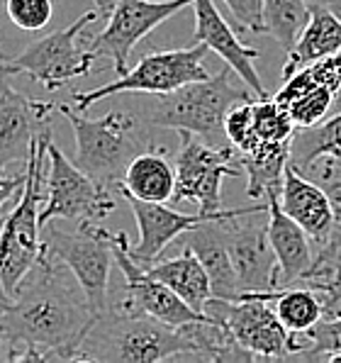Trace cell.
Here are the masks:
<instances>
[{"label":"cell","mask_w":341,"mask_h":363,"mask_svg":"<svg viewBox=\"0 0 341 363\" xmlns=\"http://www.w3.org/2000/svg\"><path fill=\"white\" fill-rule=\"evenodd\" d=\"M86 295L61 278L59 261L42 254L15 298L0 300V329L25 354L42 349L47 361H83L81 344L95 322ZM22 361V356H20Z\"/></svg>","instance_id":"obj_1"},{"label":"cell","mask_w":341,"mask_h":363,"mask_svg":"<svg viewBox=\"0 0 341 363\" xmlns=\"http://www.w3.org/2000/svg\"><path fill=\"white\" fill-rule=\"evenodd\" d=\"M81 356L83 361L105 363H156L181 356L203 359V346L195 334V322L169 327L120 300L95 317L81 344Z\"/></svg>","instance_id":"obj_2"},{"label":"cell","mask_w":341,"mask_h":363,"mask_svg":"<svg viewBox=\"0 0 341 363\" xmlns=\"http://www.w3.org/2000/svg\"><path fill=\"white\" fill-rule=\"evenodd\" d=\"M49 144L52 130H44L32 144L25 164V188L18 205L5 215L0 232V286L10 298L18 295L22 281L42 259V212L47 198V171H49Z\"/></svg>","instance_id":"obj_3"},{"label":"cell","mask_w":341,"mask_h":363,"mask_svg":"<svg viewBox=\"0 0 341 363\" xmlns=\"http://www.w3.org/2000/svg\"><path fill=\"white\" fill-rule=\"evenodd\" d=\"M57 113L69 120L76 137V166L105 191H117L130 161L149 149V134L137 120L113 110L100 120L78 115L76 108L57 105Z\"/></svg>","instance_id":"obj_4"},{"label":"cell","mask_w":341,"mask_h":363,"mask_svg":"<svg viewBox=\"0 0 341 363\" xmlns=\"http://www.w3.org/2000/svg\"><path fill=\"white\" fill-rule=\"evenodd\" d=\"M229 71H220L205 81H193L164 93L154 100L149 108V125L166 127V130H188L215 147H232L227 142L225 120L227 113L237 103L254 100L256 96L249 91H239L229 81Z\"/></svg>","instance_id":"obj_5"},{"label":"cell","mask_w":341,"mask_h":363,"mask_svg":"<svg viewBox=\"0 0 341 363\" xmlns=\"http://www.w3.org/2000/svg\"><path fill=\"white\" fill-rule=\"evenodd\" d=\"M208 52L210 47L205 42H193L186 49L152 52L139 59V64L134 69H127V74L117 76V81L95 88V91H74L71 98L76 103V110H88L98 100L120 96V93L164 96V93L186 86V83L210 78V71L203 66V59Z\"/></svg>","instance_id":"obj_6"},{"label":"cell","mask_w":341,"mask_h":363,"mask_svg":"<svg viewBox=\"0 0 341 363\" xmlns=\"http://www.w3.org/2000/svg\"><path fill=\"white\" fill-rule=\"evenodd\" d=\"M100 20L98 10L81 15L69 27L52 35L37 39L30 47H25L18 57L13 59H0V69L13 74H25L32 81L42 83L44 91H59L69 81L78 76H88L93 69V61L98 59L91 49H78V37L86 32L88 25Z\"/></svg>","instance_id":"obj_7"},{"label":"cell","mask_w":341,"mask_h":363,"mask_svg":"<svg viewBox=\"0 0 341 363\" xmlns=\"http://www.w3.org/2000/svg\"><path fill=\"white\" fill-rule=\"evenodd\" d=\"M42 254L59 261L74 273L95 315L105 310L110 290V268L115 264L113 247L103 237L98 225H78V230L66 232L59 227L44 225L42 230Z\"/></svg>","instance_id":"obj_8"},{"label":"cell","mask_w":341,"mask_h":363,"mask_svg":"<svg viewBox=\"0 0 341 363\" xmlns=\"http://www.w3.org/2000/svg\"><path fill=\"white\" fill-rule=\"evenodd\" d=\"M205 315L256 359H290L288 327L281 322L271 300L261 293H244L239 300L210 298Z\"/></svg>","instance_id":"obj_9"},{"label":"cell","mask_w":341,"mask_h":363,"mask_svg":"<svg viewBox=\"0 0 341 363\" xmlns=\"http://www.w3.org/2000/svg\"><path fill=\"white\" fill-rule=\"evenodd\" d=\"M178 147L173 156L176 166V200H193L200 212H220L222 210V181L239 176L242 161L234 147H215L203 137L178 130Z\"/></svg>","instance_id":"obj_10"},{"label":"cell","mask_w":341,"mask_h":363,"mask_svg":"<svg viewBox=\"0 0 341 363\" xmlns=\"http://www.w3.org/2000/svg\"><path fill=\"white\" fill-rule=\"evenodd\" d=\"M49 171H47V200L39 212V222L49 225L52 220H66L76 225H95L115 212V198L110 191L81 171L74 161L66 159L57 144H49Z\"/></svg>","instance_id":"obj_11"},{"label":"cell","mask_w":341,"mask_h":363,"mask_svg":"<svg viewBox=\"0 0 341 363\" xmlns=\"http://www.w3.org/2000/svg\"><path fill=\"white\" fill-rule=\"evenodd\" d=\"M132 208V215L139 227V242L130 244V254L142 266L154 264L173 239L183 237L186 232L195 227L205 225V222L229 220V217H242V215H261L268 212V200L254 203L249 208H234V210H220V212H198V215H186L181 210L169 208V203H147L139 200L130 193H120Z\"/></svg>","instance_id":"obj_12"},{"label":"cell","mask_w":341,"mask_h":363,"mask_svg":"<svg viewBox=\"0 0 341 363\" xmlns=\"http://www.w3.org/2000/svg\"><path fill=\"white\" fill-rule=\"evenodd\" d=\"M103 237L113 247L115 264L120 266L122 276H125V295H122V303L134 307V310H142L147 315L161 320L169 327H186L193 322H210V317L205 312L193 310L186 300L178 298L176 293L164 286L161 281H156L154 276H149L147 266H142L137 259L130 254V237L125 232H108L105 227H100Z\"/></svg>","instance_id":"obj_13"},{"label":"cell","mask_w":341,"mask_h":363,"mask_svg":"<svg viewBox=\"0 0 341 363\" xmlns=\"http://www.w3.org/2000/svg\"><path fill=\"white\" fill-rule=\"evenodd\" d=\"M193 3L195 0H122L108 18L103 32L91 39L88 49L95 57L113 61L117 76L127 74V59L132 49L149 32Z\"/></svg>","instance_id":"obj_14"},{"label":"cell","mask_w":341,"mask_h":363,"mask_svg":"<svg viewBox=\"0 0 341 363\" xmlns=\"http://www.w3.org/2000/svg\"><path fill=\"white\" fill-rule=\"evenodd\" d=\"M8 71L0 69V173L10 164H27L32 144L57 113L54 103L32 100L15 91Z\"/></svg>","instance_id":"obj_15"},{"label":"cell","mask_w":341,"mask_h":363,"mask_svg":"<svg viewBox=\"0 0 341 363\" xmlns=\"http://www.w3.org/2000/svg\"><path fill=\"white\" fill-rule=\"evenodd\" d=\"M237 220L239 217L222 220V230H225V242L239 286L244 293H273L278 290L281 268H278L276 251L268 239V227Z\"/></svg>","instance_id":"obj_16"},{"label":"cell","mask_w":341,"mask_h":363,"mask_svg":"<svg viewBox=\"0 0 341 363\" xmlns=\"http://www.w3.org/2000/svg\"><path fill=\"white\" fill-rule=\"evenodd\" d=\"M339 93L341 71L329 57L288 76L283 81V88L273 98L288 110L295 127H312L322 122L329 110H334Z\"/></svg>","instance_id":"obj_17"},{"label":"cell","mask_w":341,"mask_h":363,"mask_svg":"<svg viewBox=\"0 0 341 363\" xmlns=\"http://www.w3.org/2000/svg\"><path fill=\"white\" fill-rule=\"evenodd\" d=\"M195 35L193 42H205L210 52H215L229 69L234 71L256 98H268V91L261 81L259 71H256L254 61L259 59V49H251L237 32L229 27V22L222 18L217 10L215 0H195Z\"/></svg>","instance_id":"obj_18"},{"label":"cell","mask_w":341,"mask_h":363,"mask_svg":"<svg viewBox=\"0 0 341 363\" xmlns=\"http://www.w3.org/2000/svg\"><path fill=\"white\" fill-rule=\"evenodd\" d=\"M278 200H281V208L310 234L315 247L329 242L334 230V210L322 186H317L312 178H307L305 173L288 164Z\"/></svg>","instance_id":"obj_19"},{"label":"cell","mask_w":341,"mask_h":363,"mask_svg":"<svg viewBox=\"0 0 341 363\" xmlns=\"http://www.w3.org/2000/svg\"><path fill=\"white\" fill-rule=\"evenodd\" d=\"M268 200V239L276 251L278 268H281V278H278V288H288L295 281L310 271L312 261H315V251H312V239L293 217L281 208L278 193L266 195Z\"/></svg>","instance_id":"obj_20"},{"label":"cell","mask_w":341,"mask_h":363,"mask_svg":"<svg viewBox=\"0 0 341 363\" xmlns=\"http://www.w3.org/2000/svg\"><path fill=\"white\" fill-rule=\"evenodd\" d=\"M183 247H190L198 254V259L203 261L212 283V298H222V300L242 298L244 290L239 286L237 271H234L232 256H229L222 220L205 222V225L186 232L183 234Z\"/></svg>","instance_id":"obj_21"},{"label":"cell","mask_w":341,"mask_h":363,"mask_svg":"<svg viewBox=\"0 0 341 363\" xmlns=\"http://www.w3.org/2000/svg\"><path fill=\"white\" fill-rule=\"evenodd\" d=\"M120 193H130L147 203H169L176 195V166L169 161L166 149L149 147L130 161L122 178Z\"/></svg>","instance_id":"obj_22"},{"label":"cell","mask_w":341,"mask_h":363,"mask_svg":"<svg viewBox=\"0 0 341 363\" xmlns=\"http://www.w3.org/2000/svg\"><path fill=\"white\" fill-rule=\"evenodd\" d=\"M339 49H341V15H337L329 8L312 5L310 22H307L303 35H300L295 47L288 52V59H285L283 81L288 76H293L295 71L305 69V66L334 57Z\"/></svg>","instance_id":"obj_23"},{"label":"cell","mask_w":341,"mask_h":363,"mask_svg":"<svg viewBox=\"0 0 341 363\" xmlns=\"http://www.w3.org/2000/svg\"><path fill=\"white\" fill-rule=\"evenodd\" d=\"M147 271L156 281L169 286L178 298L186 300L193 310L205 312V305L212 298V283L203 261L198 259V254L190 247H183L181 256L154 261V264L147 266Z\"/></svg>","instance_id":"obj_24"},{"label":"cell","mask_w":341,"mask_h":363,"mask_svg":"<svg viewBox=\"0 0 341 363\" xmlns=\"http://www.w3.org/2000/svg\"><path fill=\"white\" fill-rule=\"evenodd\" d=\"M242 169L247 173V195L251 200H266V195L283 188V173L290 161V144H268L249 154H239Z\"/></svg>","instance_id":"obj_25"},{"label":"cell","mask_w":341,"mask_h":363,"mask_svg":"<svg viewBox=\"0 0 341 363\" xmlns=\"http://www.w3.org/2000/svg\"><path fill=\"white\" fill-rule=\"evenodd\" d=\"M320 156H334L341 159V110L332 117L312 127H298L290 139V161L288 164L298 171H305L312 161Z\"/></svg>","instance_id":"obj_26"},{"label":"cell","mask_w":341,"mask_h":363,"mask_svg":"<svg viewBox=\"0 0 341 363\" xmlns=\"http://www.w3.org/2000/svg\"><path fill=\"white\" fill-rule=\"evenodd\" d=\"M261 295L271 300L278 317H281V322L293 334L310 332L324 317V303L320 293L307 286H288Z\"/></svg>","instance_id":"obj_27"},{"label":"cell","mask_w":341,"mask_h":363,"mask_svg":"<svg viewBox=\"0 0 341 363\" xmlns=\"http://www.w3.org/2000/svg\"><path fill=\"white\" fill-rule=\"evenodd\" d=\"M307 0H266L264 3V35L276 39L285 54L295 47L310 22Z\"/></svg>","instance_id":"obj_28"},{"label":"cell","mask_w":341,"mask_h":363,"mask_svg":"<svg viewBox=\"0 0 341 363\" xmlns=\"http://www.w3.org/2000/svg\"><path fill=\"white\" fill-rule=\"evenodd\" d=\"M254 130L256 149L268 144H290L295 134V122L288 110L276 98H256L254 100Z\"/></svg>","instance_id":"obj_29"},{"label":"cell","mask_w":341,"mask_h":363,"mask_svg":"<svg viewBox=\"0 0 341 363\" xmlns=\"http://www.w3.org/2000/svg\"><path fill=\"white\" fill-rule=\"evenodd\" d=\"M310 339V349L300 359L312 361H341V317H322L310 332H305Z\"/></svg>","instance_id":"obj_30"},{"label":"cell","mask_w":341,"mask_h":363,"mask_svg":"<svg viewBox=\"0 0 341 363\" xmlns=\"http://www.w3.org/2000/svg\"><path fill=\"white\" fill-rule=\"evenodd\" d=\"M227 142L237 149V154H249L256 149V130H254V100L237 103L227 113L225 120Z\"/></svg>","instance_id":"obj_31"},{"label":"cell","mask_w":341,"mask_h":363,"mask_svg":"<svg viewBox=\"0 0 341 363\" xmlns=\"http://www.w3.org/2000/svg\"><path fill=\"white\" fill-rule=\"evenodd\" d=\"M8 18L18 30L42 32L54 18L52 0H8Z\"/></svg>","instance_id":"obj_32"},{"label":"cell","mask_w":341,"mask_h":363,"mask_svg":"<svg viewBox=\"0 0 341 363\" xmlns=\"http://www.w3.org/2000/svg\"><path fill=\"white\" fill-rule=\"evenodd\" d=\"M264 3L266 0H225L239 25L254 35H264Z\"/></svg>","instance_id":"obj_33"},{"label":"cell","mask_w":341,"mask_h":363,"mask_svg":"<svg viewBox=\"0 0 341 363\" xmlns=\"http://www.w3.org/2000/svg\"><path fill=\"white\" fill-rule=\"evenodd\" d=\"M22 188H25V173H22V176H13V178L0 176V215H3L8 200L13 198L15 193H22Z\"/></svg>","instance_id":"obj_34"},{"label":"cell","mask_w":341,"mask_h":363,"mask_svg":"<svg viewBox=\"0 0 341 363\" xmlns=\"http://www.w3.org/2000/svg\"><path fill=\"white\" fill-rule=\"evenodd\" d=\"M20 356H22V349L0 329V363H10V361L20 363Z\"/></svg>","instance_id":"obj_35"},{"label":"cell","mask_w":341,"mask_h":363,"mask_svg":"<svg viewBox=\"0 0 341 363\" xmlns=\"http://www.w3.org/2000/svg\"><path fill=\"white\" fill-rule=\"evenodd\" d=\"M120 3H122V0H93L95 10H98L100 18H103V20H108L110 15H113V10H115Z\"/></svg>","instance_id":"obj_36"},{"label":"cell","mask_w":341,"mask_h":363,"mask_svg":"<svg viewBox=\"0 0 341 363\" xmlns=\"http://www.w3.org/2000/svg\"><path fill=\"white\" fill-rule=\"evenodd\" d=\"M310 3V8L312 5H320V8H329V10H334V13H341V0H307Z\"/></svg>","instance_id":"obj_37"},{"label":"cell","mask_w":341,"mask_h":363,"mask_svg":"<svg viewBox=\"0 0 341 363\" xmlns=\"http://www.w3.org/2000/svg\"><path fill=\"white\" fill-rule=\"evenodd\" d=\"M3 222H5V217H0V232H3ZM5 298H10V295L5 293L3 286H0V300H5Z\"/></svg>","instance_id":"obj_38"},{"label":"cell","mask_w":341,"mask_h":363,"mask_svg":"<svg viewBox=\"0 0 341 363\" xmlns=\"http://www.w3.org/2000/svg\"><path fill=\"white\" fill-rule=\"evenodd\" d=\"M332 59H334V64H337V66H339V71H341V49H339V52H337V54H334V57H332Z\"/></svg>","instance_id":"obj_39"},{"label":"cell","mask_w":341,"mask_h":363,"mask_svg":"<svg viewBox=\"0 0 341 363\" xmlns=\"http://www.w3.org/2000/svg\"><path fill=\"white\" fill-rule=\"evenodd\" d=\"M339 281H341V259H339Z\"/></svg>","instance_id":"obj_40"},{"label":"cell","mask_w":341,"mask_h":363,"mask_svg":"<svg viewBox=\"0 0 341 363\" xmlns=\"http://www.w3.org/2000/svg\"><path fill=\"white\" fill-rule=\"evenodd\" d=\"M339 317H341V312H339Z\"/></svg>","instance_id":"obj_41"},{"label":"cell","mask_w":341,"mask_h":363,"mask_svg":"<svg viewBox=\"0 0 341 363\" xmlns=\"http://www.w3.org/2000/svg\"><path fill=\"white\" fill-rule=\"evenodd\" d=\"M339 15H341V13H339Z\"/></svg>","instance_id":"obj_42"}]
</instances>
